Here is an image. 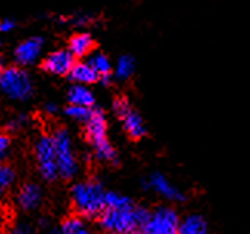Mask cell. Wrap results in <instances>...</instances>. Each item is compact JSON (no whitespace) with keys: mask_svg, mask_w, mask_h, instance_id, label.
Instances as JSON below:
<instances>
[{"mask_svg":"<svg viewBox=\"0 0 250 234\" xmlns=\"http://www.w3.org/2000/svg\"><path fill=\"white\" fill-rule=\"evenodd\" d=\"M99 216L101 227L110 234H138L148 217V211L131 203L122 208H104Z\"/></svg>","mask_w":250,"mask_h":234,"instance_id":"cell-1","label":"cell"},{"mask_svg":"<svg viewBox=\"0 0 250 234\" xmlns=\"http://www.w3.org/2000/svg\"><path fill=\"white\" fill-rule=\"evenodd\" d=\"M71 200L81 216L96 217L105 208V191L96 180L79 182L71 190Z\"/></svg>","mask_w":250,"mask_h":234,"instance_id":"cell-2","label":"cell"},{"mask_svg":"<svg viewBox=\"0 0 250 234\" xmlns=\"http://www.w3.org/2000/svg\"><path fill=\"white\" fill-rule=\"evenodd\" d=\"M0 91L13 100H26L33 94L31 77L19 66L0 70Z\"/></svg>","mask_w":250,"mask_h":234,"instance_id":"cell-3","label":"cell"},{"mask_svg":"<svg viewBox=\"0 0 250 234\" xmlns=\"http://www.w3.org/2000/svg\"><path fill=\"white\" fill-rule=\"evenodd\" d=\"M57 170L62 179H73L78 173V159L73 150L70 133L65 128H57L53 134Z\"/></svg>","mask_w":250,"mask_h":234,"instance_id":"cell-4","label":"cell"},{"mask_svg":"<svg viewBox=\"0 0 250 234\" xmlns=\"http://www.w3.org/2000/svg\"><path fill=\"white\" fill-rule=\"evenodd\" d=\"M179 217L170 207H158L148 211V217L144 222L138 234H178Z\"/></svg>","mask_w":250,"mask_h":234,"instance_id":"cell-5","label":"cell"},{"mask_svg":"<svg viewBox=\"0 0 250 234\" xmlns=\"http://www.w3.org/2000/svg\"><path fill=\"white\" fill-rule=\"evenodd\" d=\"M34 156L37 162L41 176L48 180H56L59 177V170H57V160H56V148L53 136H41L34 143Z\"/></svg>","mask_w":250,"mask_h":234,"instance_id":"cell-6","label":"cell"},{"mask_svg":"<svg viewBox=\"0 0 250 234\" xmlns=\"http://www.w3.org/2000/svg\"><path fill=\"white\" fill-rule=\"evenodd\" d=\"M113 110L116 113V116L122 120L124 130L127 133L131 139L138 140L141 137H144L147 133L146 123H144V119L141 117V114H138L131 108V105L128 103L127 99L124 97H119V99L114 100L113 103Z\"/></svg>","mask_w":250,"mask_h":234,"instance_id":"cell-7","label":"cell"},{"mask_svg":"<svg viewBox=\"0 0 250 234\" xmlns=\"http://www.w3.org/2000/svg\"><path fill=\"white\" fill-rule=\"evenodd\" d=\"M76 63V57L70 53V50H57L48 54L43 58V70L54 76H68L73 65Z\"/></svg>","mask_w":250,"mask_h":234,"instance_id":"cell-8","label":"cell"},{"mask_svg":"<svg viewBox=\"0 0 250 234\" xmlns=\"http://www.w3.org/2000/svg\"><path fill=\"white\" fill-rule=\"evenodd\" d=\"M146 187L153 190L164 199L171 200V202H182L186 199L184 194H182L175 185H173L166 176H162L161 173H153L148 177V180L146 182Z\"/></svg>","mask_w":250,"mask_h":234,"instance_id":"cell-9","label":"cell"},{"mask_svg":"<svg viewBox=\"0 0 250 234\" xmlns=\"http://www.w3.org/2000/svg\"><path fill=\"white\" fill-rule=\"evenodd\" d=\"M85 136L93 145L107 140V119L102 110H93L85 122Z\"/></svg>","mask_w":250,"mask_h":234,"instance_id":"cell-10","label":"cell"},{"mask_svg":"<svg viewBox=\"0 0 250 234\" xmlns=\"http://www.w3.org/2000/svg\"><path fill=\"white\" fill-rule=\"evenodd\" d=\"M42 50H43L42 37H30L17 45V48L14 50V57L17 63L21 65H33L41 57Z\"/></svg>","mask_w":250,"mask_h":234,"instance_id":"cell-11","label":"cell"},{"mask_svg":"<svg viewBox=\"0 0 250 234\" xmlns=\"http://www.w3.org/2000/svg\"><path fill=\"white\" fill-rule=\"evenodd\" d=\"M16 200L23 211H33L42 202V190L36 183H26L19 190Z\"/></svg>","mask_w":250,"mask_h":234,"instance_id":"cell-12","label":"cell"},{"mask_svg":"<svg viewBox=\"0 0 250 234\" xmlns=\"http://www.w3.org/2000/svg\"><path fill=\"white\" fill-rule=\"evenodd\" d=\"M68 76L74 83L81 85H90L99 80V76L94 73V70L86 62H76L70 70Z\"/></svg>","mask_w":250,"mask_h":234,"instance_id":"cell-13","label":"cell"},{"mask_svg":"<svg viewBox=\"0 0 250 234\" xmlns=\"http://www.w3.org/2000/svg\"><path fill=\"white\" fill-rule=\"evenodd\" d=\"M93 45V37L88 33H78L70 39L68 50L74 57H85L91 53Z\"/></svg>","mask_w":250,"mask_h":234,"instance_id":"cell-14","label":"cell"},{"mask_svg":"<svg viewBox=\"0 0 250 234\" xmlns=\"http://www.w3.org/2000/svg\"><path fill=\"white\" fill-rule=\"evenodd\" d=\"M178 234H207V222L198 214H190L179 220Z\"/></svg>","mask_w":250,"mask_h":234,"instance_id":"cell-15","label":"cell"},{"mask_svg":"<svg viewBox=\"0 0 250 234\" xmlns=\"http://www.w3.org/2000/svg\"><path fill=\"white\" fill-rule=\"evenodd\" d=\"M68 102L73 105H82V106H93L94 103V94L88 86L76 83L70 88L68 91Z\"/></svg>","mask_w":250,"mask_h":234,"instance_id":"cell-16","label":"cell"},{"mask_svg":"<svg viewBox=\"0 0 250 234\" xmlns=\"http://www.w3.org/2000/svg\"><path fill=\"white\" fill-rule=\"evenodd\" d=\"M88 60H86V63H88L94 73L99 76V79H102V77H110V73H111V62L110 58L102 54V53H90L88 54Z\"/></svg>","mask_w":250,"mask_h":234,"instance_id":"cell-17","label":"cell"},{"mask_svg":"<svg viewBox=\"0 0 250 234\" xmlns=\"http://www.w3.org/2000/svg\"><path fill=\"white\" fill-rule=\"evenodd\" d=\"M134 68H136L134 58L128 54H124L119 57L116 66H114V77L119 80L128 79V77H131V74L134 73Z\"/></svg>","mask_w":250,"mask_h":234,"instance_id":"cell-18","label":"cell"},{"mask_svg":"<svg viewBox=\"0 0 250 234\" xmlns=\"http://www.w3.org/2000/svg\"><path fill=\"white\" fill-rule=\"evenodd\" d=\"M93 151L96 159L101 162H107V163H118V154L116 150L113 148L111 143L108 140H104L93 145Z\"/></svg>","mask_w":250,"mask_h":234,"instance_id":"cell-19","label":"cell"},{"mask_svg":"<svg viewBox=\"0 0 250 234\" xmlns=\"http://www.w3.org/2000/svg\"><path fill=\"white\" fill-rule=\"evenodd\" d=\"M61 234H91V231L81 217H70L61 227Z\"/></svg>","mask_w":250,"mask_h":234,"instance_id":"cell-20","label":"cell"},{"mask_svg":"<svg viewBox=\"0 0 250 234\" xmlns=\"http://www.w3.org/2000/svg\"><path fill=\"white\" fill-rule=\"evenodd\" d=\"M16 173L6 163H0V196L8 193V190L14 185Z\"/></svg>","mask_w":250,"mask_h":234,"instance_id":"cell-21","label":"cell"},{"mask_svg":"<svg viewBox=\"0 0 250 234\" xmlns=\"http://www.w3.org/2000/svg\"><path fill=\"white\" fill-rule=\"evenodd\" d=\"M91 106H82V105H73L70 103L68 106H66L65 110V114L70 117V119L76 120V122H86V119L90 117L91 114Z\"/></svg>","mask_w":250,"mask_h":234,"instance_id":"cell-22","label":"cell"},{"mask_svg":"<svg viewBox=\"0 0 250 234\" xmlns=\"http://www.w3.org/2000/svg\"><path fill=\"white\" fill-rule=\"evenodd\" d=\"M131 199L119 193H105V208H122L131 205Z\"/></svg>","mask_w":250,"mask_h":234,"instance_id":"cell-23","label":"cell"},{"mask_svg":"<svg viewBox=\"0 0 250 234\" xmlns=\"http://www.w3.org/2000/svg\"><path fill=\"white\" fill-rule=\"evenodd\" d=\"M26 125H28V117L25 114H17L8 122V128L13 130V131H17V130L25 128Z\"/></svg>","mask_w":250,"mask_h":234,"instance_id":"cell-24","label":"cell"},{"mask_svg":"<svg viewBox=\"0 0 250 234\" xmlns=\"http://www.w3.org/2000/svg\"><path fill=\"white\" fill-rule=\"evenodd\" d=\"M9 150V137L6 134L0 133V160H3Z\"/></svg>","mask_w":250,"mask_h":234,"instance_id":"cell-25","label":"cell"},{"mask_svg":"<svg viewBox=\"0 0 250 234\" xmlns=\"http://www.w3.org/2000/svg\"><path fill=\"white\" fill-rule=\"evenodd\" d=\"M16 23L13 19H3L0 20V33H9L11 29H14Z\"/></svg>","mask_w":250,"mask_h":234,"instance_id":"cell-26","label":"cell"},{"mask_svg":"<svg viewBox=\"0 0 250 234\" xmlns=\"http://www.w3.org/2000/svg\"><path fill=\"white\" fill-rule=\"evenodd\" d=\"M8 234H31V230L28 225H23V223H19V225L13 227L9 230Z\"/></svg>","mask_w":250,"mask_h":234,"instance_id":"cell-27","label":"cell"},{"mask_svg":"<svg viewBox=\"0 0 250 234\" xmlns=\"http://www.w3.org/2000/svg\"><path fill=\"white\" fill-rule=\"evenodd\" d=\"M45 113L46 114H56L57 113V105L54 102H48L45 103Z\"/></svg>","mask_w":250,"mask_h":234,"instance_id":"cell-28","label":"cell"},{"mask_svg":"<svg viewBox=\"0 0 250 234\" xmlns=\"http://www.w3.org/2000/svg\"><path fill=\"white\" fill-rule=\"evenodd\" d=\"M45 234H61V228H51V227H48L45 230Z\"/></svg>","mask_w":250,"mask_h":234,"instance_id":"cell-29","label":"cell"},{"mask_svg":"<svg viewBox=\"0 0 250 234\" xmlns=\"http://www.w3.org/2000/svg\"><path fill=\"white\" fill-rule=\"evenodd\" d=\"M0 70H2V58H0Z\"/></svg>","mask_w":250,"mask_h":234,"instance_id":"cell-30","label":"cell"}]
</instances>
